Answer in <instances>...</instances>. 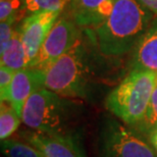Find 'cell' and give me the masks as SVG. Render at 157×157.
<instances>
[{
    "mask_svg": "<svg viewBox=\"0 0 157 157\" xmlns=\"http://www.w3.org/2000/svg\"><path fill=\"white\" fill-rule=\"evenodd\" d=\"M14 21L15 17L0 21V52H2L6 48V46L8 45V43L10 42L11 38L14 35Z\"/></svg>",
    "mask_w": 157,
    "mask_h": 157,
    "instance_id": "18",
    "label": "cell"
},
{
    "mask_svg": "<svg viewBox=\"0 0 157 157\" xmlns=\"http://www.w3.org/2000/svg\"><path fill=\"white\" fill-rule=\"evenodd\" d=\"M44 71V86L64 98H85L89 85V63L78 40L67 53Z\"/></svg>",
    "mask_w": 157,
    "mask_h": 157,
    "instance_id": "4",
    "label": "cell"
},
{
    "mask_svg": "<svg viewBox=\"0 0 157 157\" xmlns=\"http://www.w3.org/2000/svg\"><path fill=\"white\" fill-rule=\"evenodd\" d=\"M0 55L1 65L11 68L12 71H18L27 67V54L20 32L15 31L10 42L2 52H0Z\"/></svg>",
    "mask_w": 157,
    "mask_h": 157,
    "instance_id": "12",
    "label": "cell"
},
{
    "mask_svg": "<svg viewBox=\"0 0 157 157\" xmlns=\"http://www.w3.org/2000/svg\"><path fill=\"white\" fill-rule=\"evenodd\" d=\"M148 140L150 144L152 145V147L154 148V150L157 152V130L154 131L153 133L148 137Z\"/></svg>",
    "mask_w": 157,
    "mask_h": 157,
    "instance_id": "21",
    "label": "cell"
},
{
    "mask_svg": "<svg viewBox=\"0 0 157 157\" xmlns=\"http://www.w3.org/2000/svg\"><path fill=\"white\" fill-rule=\"evenodd\" d=\"M21 6H23L21 0H0V21L15 17Z\"/></svg>",
    "mask_w": 157,
    "mask_h": 157,
    "instance_id": "19",
    "label": "cell"
},
{
    "mask_svg": "<svg viewBox=\"0 0 157 157\" xmlns=\"http://www.w3.org/2000/svg\"><path fill=\"white\" fill-rule=\"evenodd\" d=\"M60 12L44 11L29 14L21 24L20 34L27 54V67L35 60L44 40L59 18Z\"/></svg>",
    "mask_w": 157,
    "mask_h": 157,
    "instance_id": "7",
    "label": "cell"
},
{
    "mask_svg": "<svg viewBox=\"0 0 157 157\" xmlns=\"http://www.w3.org/2000/svg\"><path fill=\"white\" fill-rule=\"evenodd\" d=\"M134 128L147 139L153 132L157 130V85L150 98L145 114L139 124L135 125Z\"/></svg>",
    "mask_w": 157,
    "mask_h": 157,
    "instance_id": "15",
    "label": "cell"
},
{
    "mask_svg": "<svg viewBox=\"0 0 157 157\" xmlns=\"http://www.w3.org/2000/svg\"><path fill=\"white\" fill-rule=\"evenodd\" d=\"M139 1L143 6L148 8L150 11L157 15V0H137Z\"/></svg>",
    "mask_w": 157,
    "mask_h": 157,
    "instance_id": "20",
    "label": "cell"
},
{
    "mask_svg": "<svg viewBox=\"0 0 157 157\" xmlns=\"http://www.w3.org/2000/svg\"><path fill=\"white\" fill-rule=\"evenodd\" d=\"M133 70H144L157 74V17L134 48Z\"/></svg>",
    "mask_w": 157,
    "mask_h": 157,
    "instance_id": "11",
    "label": "cell"
},
{
    "mask_svg": "<svg viewBox=\"0 0 157 157\" xmlns=\"http://www.w3.org/2000/svg\"><path fill=\"white\" fill-rule=\"evenodd\" d=\"M73 104L47 88H41L25 103L21 121L30 130L53 136H78Z\"/></svg>",
    "mask_w": 157,
    "mask_h": 157,
    "instance_id": "2",
    "label": "cell"
},
{
    "mask_svg": "<svg viewBox=\"0 0 157 157\" xmlns=\"http://www.w3.org/2000/svg\"><path fill=\"white\" fill-rule=\"evenodd\" d=\"M44 87V71L40 68L25 67L15 73L6 102H8L21 117L27 100L33 93Z\"/></svg>",
    "mask_w": 157,
    "mask_h": 157,
    "instance_id": "9",
    "label": "cell"
},
{
    "mask_svg": "<svg viewBox=\"0 0 157 157\" xmlns=\"http://www.w3.org/2000/svg\"><path fill=\"white\" fill-rule=\"evenodd\" d=\"M21 136L45 157H87L78 136H53L33 130L24 131Z\"/></svg>",
    "mask_w": 157,
    "mask_h": 157,
    "instance_id": "8",
    "label": "cell"
},
{
    "mask_svg": "<svg viewBox=\"0 0 157 157\" xmlns=\"http://www.w3.org/2000/svg\"><path fill=\"white\" fill-rule=\"evenodd\" d=\"M7 102H1L0 108V140L9 139L12 134L15 133L21 124V117L17 113L13 107Z\"/></svg>",
    "mask_w": 157,
    "mask_h": 157,
    "instance_id": "13",
    "label": "cell"
},
{
    "mask_svg": "<svg viewBox=\"0 0 157 157\" xmlns=\"http://www.w3.org/2000/svg\"><path fill=\"white\" fill-rule=\"evenodd\" d=\"M78 25L68 18L59 17L47 35L40 51L29 67L45 70L67 53L78 41Z\"/></svg>",
    "mask_w": 157,
    "mask_h": 157,
    "instance_id": "6",
    "label": "cell"
},
{
    "mask_svg": "<svg viewBox=\"0 0 157 157\" xmlns=\"http://www.w3.org/2000/svg\"><path fill=\"white\" fill-rule=\"evenodd\" d=\"M23 7L28 13H38L44 11L61 12L70 0H21Z\"/></svg>",
    "mask_w": 157,
    "mask_h": 157,
    "instance_id": "16",
    "label": "cell"
},
{
    "mask_svg": "<svg viewBox=\"0 0 157 157\" xmlns=\"http://www.w3.org/2000/svg\"><path fill=\"white\" fill-rule=\"evenodd\" d=\"M117 0H70L74 21L78 27L91 30L103 23Z\"/></svg>",
    "mask_w": 157,
    "mask_h": 157,
    "instance_id": "10",
    "label": "cell"
},
{
    "mask_svg": "<svg viewBox=\"0 0 157 157\" xmlns=\"http://www.w3.org/2000/svg\"><path fill=\"white\" fill-rule=\"evenodd\" d=\"M1 152L5 157H45L31 144L15 139L1 141Z\"/></svg>",
    "mask_w": 157,
    "mask_h": 157,
    "instance_id": "14",
    "label": "cell"
},
{
    "mask_svg": "<svg viewBox=\"0 0 157 157\" xmlns=\"http://www.w3.org/2000/svg\"><path fill=\"white\" fill-rule=\"evenodd\" d=\"M153 14L137 0H117L110 15L87 31L100 53L118 57L136 47L153 21Z\"/></svg>",
    "mask_w": 157,
    "mask_h": 157,
    "instance_id": "1",
    "label": "cell"
},
{
    "mask_svg": "<svg viewBox=\"0 0 157 157\" xmlns=\"http://www.w3.org/2000/svg\"><path fill=\"white\" fill-rule=\"evenodd\" d=\"M15 73L17 71H12L11 68L6 67L4 65L0 67V98H1V102L7 101L8 92Z\"/></svg>",
    "mask_w": 157,
    "mask_h": 157,
    "instance_id": "17",
    "label": "cell"
},
{
    "mask_svg": "<svg viewBox=\"0 0 157 157\" xmlns=\"http://www.w3.org/2000/svg\"><path fill=\"white\" fill-rule=\"evenodd\" d=\"M2 157H3V156H2ZM4 157H5V156H4Z\"/></svg>",
    "mask_w": 157,
    "mask_h": 157,
    "instance_id": "22",
    "label": "cell"
},
{
    "mask_svg": "<svg viewBox=\"0 0 157 157\" xmlns=\"http://www.w3.org/2000/svg\"><path fill=\"white\" fill-rule=\"evenodd\" d=\"M157 85V74L132 70L106 97V107L124 124L134 128L141 121Z\"/></svg>",
    "mask_w": 157,
    "mask_h": 157,
    "instance_id": "3",
    "label": "cell"
},
{
    "mask_svg": "<svg viewBox=\"0 0 157 157\" xmlns=\"http://www.w3.org/2000/svg\"><path fill=\"white\" fill-rule=\"evenodd\" d=\"M99 157H157L149 140L115 119L103 122L98 140Z\"/></svg>",
    "mask_w": 157,
    "mask_h": 157,
    "instance_id": "5",
    "label": "cell"
}]
</instances>
